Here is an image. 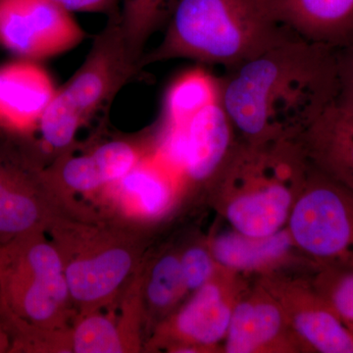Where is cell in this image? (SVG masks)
I'll use <instances>...</instances> for the list:
<instances>
[{"mask_svg":"<svg viewBox=\"0 0 353 353\" xmlns=\"http://www.w3.org/2000/svg\"><path fill=\"white\" fill-rule=\"evenodd\" d=\"M218 90L243 143L297 141L336 102V50L290 39L225 70Z\"/></svg>","mask_w":353,"mask_h":353,"instance_id":"1","label":"cell"},{"mask_svg":"<svg viewBox=\"0 0 353 353\" xmlns=\"http://www.w3.org/2000/svg\"><path fill=\"white\" fill-rule=\"evenodd\" d=\"M77 317L63 259L44 232L14 241L0 276V319L10 352H66Z\"/></svg>","mask_w":353,"mask_h":353,"instance_id":"2","label":"cell"},{"mask_svg":"<svg viewBox=\"0 0 353 353\" xmlns=\"http://www.w3.org/2000/svg\"><path fill=\"white\" fill-rule=\"evenodd\" d=\"M296 37L267 0H173L164 38L150 60L187 58L226 70Z\"/></svg>","mask_w":353,"mask_h":353,"instance_id":"3","label":"cell"},{"mask_svg":"<svg viewBox=\"0 0 353 353\" xmlns=\"http://www.w3.org/2000/svg\"><path fill=\"white\" fill-rule=\"evenodd\" d=\"M48 231L63 259L77 315L112 305L136 271L138 255L132 239L58 218Z\"/></svg>","mask_w":353,"mask_h":353,"instance_id":"4","label":"cell"},{"mask_svg":"<svg viewBox=\"0 0 353 353\" xmlns=\"http://www.w3.org/2000/svg\"><path fill=\"white\" fill-rule=\"evenodd\" d=\"M288 222L292 243L318 270L353 267V192L310 161Z\"/></svg>","mask_w":353,"mask_h":353,"instance_id":"5","label":"cell"},{"mask_svg":"<svg viewBox=\"0 0 353 353\" xmlns=\"http://www.w3.org/2000/svg\"><path fill=\"white\" fill-rule=\"evenodd\" d=\"M83 38L82 28L54 0H0V44L23 59L61 54Z\"/></svg>","mask_w":353,"mask_h":353,"instance_id":"6","label":"cell"},{"mask_svg":"<svg viewBox=\"0 0 353 353\" xmlns=\"http://www.w3.org/2000/svg\"><path fill=\"white\" fill-rule=\"evenodd\" d=\"M228 279L219 278L216 272L212 280L161 325L154 343H166L174 352H199L224 340L238 303Z\"/></svg>","mask_w":353,"mask_h":353,"instance_id":"7","label":"cell"},{"mask_svg":"<svg viewBox=\"0 0 353 353\" xmlns=\"http://www.w3.org/2000/svg\"><path fill=\"white\" fill-rule=\"evenodd\" d=\"M233 127L218 101L185 127L169 129L162 157L192 180H206L220 170L233 150Z\"/></svg>","mask_w":353,"mask_h":353,"instance_id":"8","label":"cell"},{"mask_svg":"<svg viewBox=\"0 0 353 353\" xmlns=\"http://www.w3.org/2000/svg\"><path fill=\"white\" fill-rule=\"evenodd\" d=\"M282 304L290 326L309 350L320 353H353V334L314 285H269Z\"/></svg>","mask_w":353,"mask_h":353,"instance_id":"9","label":"cell"},{"mask_svg":"<svg viewBox=\"0 0 353 353\" xmlns=\"http://www.w3.org/2000/svg\"><path fill=\"white\" fill-rule=\"evenodd\" d=\"M55 94L50 75L31 60L0 67V127L15 134L34 131Z\"/></svg>","mask_w":353,"mask_h":353,"instance_id":"10","label":"cell"},{"mask_svg":"<svg viewBox=\"0 0 353 353\" xmlns=\"http://www.w3.org/2000/svg\"><path fill=\"white\" fill-rule=\"evenodd\" d=\"M276 19L299 38L334 50L353 43V0H267Z\"/></svg>","mask_w":353,"mask_h":353,"instance_id":"11","label":"cell"},{"mask_svg":"<svg viewBox=\"0 0 353 353\" xmlns=\"http://www.w3.org/2000/svg\"><path fill=\"white\" fill-rule=\"evenodd\" d=\"M289 320L282 304L266 290L253 292L234 305L226 338L228 353L283 350Z\"/></svg>","mask_w":353,"mask_h":353,"instance_id":"12","label":"cell"},{"mask_svg":"<svg viewBox=\"0 0 353 353\" xmlns=\"http://www.w3.org/2000/svg\"><path fill=\"white\" fill-rule=\"evenodd\" d=\"M316 168L353 192V112L332 104L299 139Z\"/></svg>","mask_w":353,"mask_h":353,"instance_id":"13","label":"cell"},{"mask_svg":"<svg viewBox=\"0 0 353 353\" xmlns=\"http://www.w3.org/2000/svg\"><path fill=\"white\" fill-rule=\"evenodd\" d=\"M54 218L31 176L0 163V245L48 231Z\"/></svg>","mask_w":353,"mask_h":353,"instance_id":"14","label":"cell"},{"mask_svg":"<svg viewBox=\"0 0 353 353\" xmlns=\"http://www.w3.org/2000/svg\"><path fill=\"white\" fill-rule=\"evenodd\" d=\"M116 210L132 220H152L170 208L173 188L152 160L141 159L126 176L103 190Z\"/></svg>","mask_w":353,"mask_h":353,"instance_id":"15","label":"cell"},{"mask_svg":"<svg viewBox=\"0 0 353 353\" xmlns=\"http://www.w3.org/2000/svg\"><path fill=\"white\" fill-rule=\"evenodd\" d=\"M294 245L289 231L254 238L234 231L220 234L210 252L216 263L229 271H253L278 262Z\"/></svg>","mask_w":353,"mask_h":353,"instance_id":"16","label":"cell"},{"mask_svg":"<svg viewBox=\"0 0 353 353\" xmlns=\"http://www.w3.org/2000/svg\"><path fill=\"white\" fill-rule=\"evenodd\" d=\"M218 101V79L201 70L188 72L172 85L167 94L165 112L169 128L185 127L194 116Z\"/></svg>","mask_w":353,"mask_h":353,"instance_id":"17","label":"cell"},{"mask_svg":"<svg viewBox=\"0 0 353 353\" xmlns=\"http://www.w3.org/2000/svg\"><path fill=\"white\" fill-rule=\"evenodd\" d=\"M101 310L77 315L70 331L71 352H128L117 313L114 310Z\"/></svg>","mask_w":353,"mask_h":353,"instance_id":"18","label":"cell"},{"mask_svg":"<svg viewBox=\"0 0 353 353\" xmlns=\"http://www.w3.org/2000/svg\"><path fill=\"white\" fill-rule=\"evenodd\" d=\"M187 292L180 257L174 254L161 257L153 265L146 280L143 279V299L154 312L171 310Z\"/></svg>","mask_w":353,"mask_h":353,"instance_id":"19","label":"cell"},{"mask_svg":"<svg viewBox=\"0 0 353 353\" xmlns=\"http://www.w3.org/2000/svg\"><path fill=\"white\" fill-rule=\"evenodd\" d=\"M83 118L62 90L57 92L39 121V129L46 145L53 150L69 145Z\"/></svg>","mask_w":353,"mask_h":353,"instance_id":"20","label":"cell"},{"mask_svg":"<svg viewBox=\"0 0 353 353\" xmlns=\"http://www.w3.org/2000/svg\"><path fill=\"white\" fill-rule=\"evenodd\" d=\"M313 285L353 334V267L318 270Z\"/></svg>","mask_w":353,"mask_h":353,"instance_id":"21","label":"cell"},{"mask_svg":"<svg viewBox=\"0 0 353 353\" xmlns=\"http://www.w3.org/2000/svg\"><path fill=\"white\" fill-rule=\"evenodd\" d=\"M108 76L102 65H88L62 90L69 101L85 117L101 101Z\"/></svg>","mask_w":353,"mask_h":353,"instance_id":"22","label":"cell"},{"mask_svg":"<svg viewBox=\"0 0 353 353\" xmlns=\"http://www.w3.org/2000/svg\"><path fill=\"white\" fill-rule=\"evenodd\" d=\"M123 27L130 46L138 50L154 29L168 0H123Z\"/></svg>","mask_w":353,"mask_h":353,"instance_id":"23","label":"cell"},{"mask_svg":"<svg viewBox=\"0 0 353 353\" xmlns=\"http://www.w3.org/2000/svg\"><path fill=\"white\" fill-rule=\"evenodd\" d=\"M92 157L106 187L126 176L141 159L134 146L124 141L104 143L92 153Z\"/></svg>","mask_w":353,"mask_h":353,"instance_id":"24","label":"cell"},{"mask_svg":"<svg viewBox=\"0 0 353 353\" xmlns=\"http://www.w3.org/2000/svg\"><path fill=\"white\" fill-rule=\"evenodd\" d=\"M61 176L68 189L80 194H94L106 187L92 154L69 159L62 169Z\"/></svg>","mask_w":353,"mask_h":353,"instance_id":"25","label":"cell"},{"mask_svg":"<svg viewBox=\"0 0 353 353\" xmlns=\"http://www.w3.org/2000/svg\"><path fill=\"white\" fill-rule=\"evenodd\" d=\"M179 257L183 281L189 292H194L208 284L219 267L210 250L201 246L188 248Z\"/></svg>","mask_w":353,"mask_h":353,"instance_id":"26","label":"cell"},{"mask_svg":"<svg viewBox=\"0 0 353 353\" xmlns=\"http://www.w3.org/2000/svg\"><path fill=\"white\" fill-rule=\"evenodd\" d=\"M338 94L334 104L353 112V43L336 51Z\"/></svg>","mask_w":353,"mask_h":353,"instance_id":"27","label":"cell"},{"mask_svg":"<svg viewBox=\"0 0 353 353\" xmlns=\"http://www.w3.org/2000/svg\"><path fill=\"white\" fill-rule=\"evenodd\" d=\"M69 12H104L112 8L116 0H54Z\"/></svg>","mask_w":353,"mask_h":353,"instance_id":"28","label":"cell"},{"mask_svg":"<svg viewBox=\"0 0 353 353\" xmlns=\"http://www.w3.org/2000/svg\"><path fill=\"white\" fill-rule=\"evenodd\" d=\"M11 338L6 325L0 319V353L10 352Z\"/></svg>","mask_w":353,"mask_h":353,"instance_id":"29","label":"cell"},{"mask_svg":"<svg viewBox=\"0 0 353 353\" xmlns=\"http://www.w3.org/2000/svg\"><path fill=\"white\" fill-rule=\"evenodd\" d=\"M12 248L13 241L12 243H7V245H0V276L3 273L7 262L10 259Z\"/></svg>","mask_w":353,"mask_h":353,"instance_id":"30","label":"cell"}]
</instances>
